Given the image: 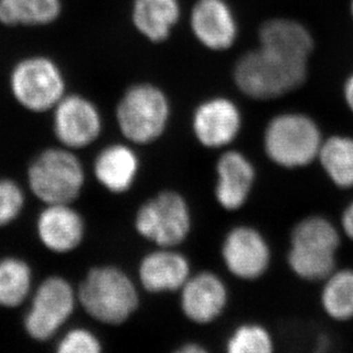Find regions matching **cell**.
Masks as SVG:
<instances>
[{"mask_svg":"<svg viewBox=\"0 0 353 353\" xmlns=\"http://www.w3.org/2000/svg\"><path fill=\"white\" fill-rule=\"evenodd\" d=\"M139 276L142 286L150 293L174 292L182 290L190 278V265L182 254L161 248L141 261Z\"/></svg>","mask_w":353,"mask_h":353,"instance_id":"obj_18","label":"cell"},{"mask_svg":"<svg viewBox=\"0 0 353 353\" xmlns=\"http://www.w3.org/2000/svg\"><path fill=\"white\" fill-rule=\"evenodd\" d=\"M349 10H350L351 19L353 20V0H350V5H349Z\"/></svg>","mask_w":353,"mask_h":353,"instance_id":"obj_31","label":"cell"},{"mask_svg":"<svg viewBox=\"0 0 353 353\" xmlns=\"http://www.w3.org/2000/svg\"><path fill=\"white\" fill-rule=\"evenodd\" d=\"M190 28L200 45L213 52L230 50L239 37V23L227 0H196Z\"/></svg>","mask_w":353,"mask_h":353,"instance_id":"obj_11","label":"cell"},{"mask_svg":"<svg viewBox=\"0 0 353 353\" xmlns=\"http://www.w3.org/2000/svg\"><path fill=\"white\" fill-rule=\"evenodd\" d=\"M85 225L70 203L47 205L37 220V234L43 246L54 253H68L83 241Z\"/></svg>","mask_w":353,"mask_h":353,"instance_id":"obj_15","label":"cell"},{"mask_svg":"<svg viewBox=\"0 0 353 353\" xmlns=\"http://www.w3.org/2000/svg\"><path fill=\"white\" fill-rule=\"evenodd\" d=\"M135 229L161 248L176 246L190 232L191 214L187 201L173 191L161 192L141 206Z\"/></svg>","mask_w":353,"mask_h":353,"instance_id":"obj_8","label":"cell"},{"mask_svg":"<svg viewBox=\"0 0 353 353\" xmlns=\"http://www.w3.org/2000/svg\"><path fill=\"white\" fill-rule=\"evenodd\" d=\"M74 290L61 276L43 280L24 319V328L34 340L46 341L57 334L74 310Z\"/></svg>","mask_w":353,"mask_h":353,"instance_id":"obj_9","label":"cell"},{"mask_svg":"<svg viewBox=\"0 0 353 353\" xmlns=\"http://www.w3.org/2000/svg\"><path fill=\"white\" fill-rule=\"evenodd\" d=\"M243 125L240 109L234 101L215 97L196 108L192 130L196 140L207 148H222L238 137Z\"/></svg>","mask_w":353,"mask_h":353,"instance_id":"obj_13","label":"cell"},{"mask_svg":"<svg viewBox=\"0 0 353 353\" xmlns=\"http://www.w3.org/2000/svg\"><path fill=\"white\" fill-rule=\"evenodd\" d=\"M227 303V287L220 276L212 272L190 276L182 287L181 307L194 323H212L223 312Z\"/></svg>","mask_w":353,"mask_h":353,"instance_id":"obj_14","label":"cell"},{"mask_svg":"<svg viewBox=\"0 0 353 353\" xmlns=\"http://www.w3.org/2000/svg\"><path fill=\"white\" fill-rule=\"evenodd\" d=\"M340 234L325 217H307L294 228L288 264L302 279H327L335 269Z\"/></svg>","mask_w":353,"mask_h":353,"instance_id":"obj_4","label":"cell"},{"mask_svg":"<svg viewBox=\"0 0 353 353\" xmlns=\"http://www.w3.org/2000/svg\"><path fill=\"white\" fill-rule=\"evenodd\" d=\"M180 352L184 353H201L205 352V349L198 345L196 343H189L187 345H184L183 347H181Z\"/></svg>","mask_w":353,"mask_h":353,"instance_id":"obj_30","label":"cell"},{"mask_svg":"<svg viewBox=\"0 0 353 353\" xmlns=\"http://www.w3.org/2000/svg\"><path fill=\"white\" fill-rule=\"evenodd\" d=\"M102 130V118L97 105L81 95H68L54 108V133L70 149L93 143Z\"/></svg>","mask_w":353,"mask_h":353,"instance_id":"obj_10","label":"cell"},{"mask_svg":"<svg viewBox=\"0 0 353 353\" xmlns=\"http://www.w3.org/2000/svg\"><path fill=\"white\" fill-rule=\"evenodd\" d=\"M216 199L228 210H239L246 203L255 182V168L239 151H228L217 161Z\"/></svg>","mask_w":353,"mask_h":353,"instance_id":"obj_16","label":"cell"},{"mask_svg":"<svg viewBox=\"0 0 353 353\" xmlns=\"http://www.w3.org/2000/svg\"><path fill=\"white\" fill-rule=\"evenodd\" d=\"M259 46L309 62L314 50V39L311 31L300 21L290 17H274L261 24Z\"/></svg>","mask_w":353,"mask_h":353,"instance_id":"obj_17","label":"cell"},{"mask_svg":"<svg viewBox=\"0 0 353 353\" xmlns=\"http://www.w3.org/2000/svg\"><path fill=\"white\" fill-rule=\"evenodd\" d=\"M10 87L19 104L32 112L54 109L65 97V79L61 68L43 55L17 62L10 74Z\"/></svg>","mask_w":353,"mask_h":353,"instance_id":"obj_7","label":"cell"},{"mask_svg":"<svg viewBox=\"0 0 353 353\" xmlns=\"http://www.w3.org/2000/svg\"><path fill=\"white\" fill-rule=\"evenodd\" d=\"M32 272L20 259L7 257L0 261V305L17 307L30 293Z\"/></svg>","mask_w":353,"mask_h":353,"instance_id":"obj_23","label":"cell"},{"mask_svg":"<svg viewBox=\"0 0 353 353\" xmlns=\"http://www.w3.org/2000/svg\"><path fill=\"white\" fill-rule=\"evenodd\" d=\"M180 17L179 0H134L132 7L134 28L151 43L168 39Z\"/></svg>","mask_w":353,"mask_h":353,"instance_id":"obj_20","label":"cell"},{"mask_svg":"<svg viewBox=\"0 0 353 353\" xmlns=\"http://www.w3.org/2000/svg\"><path fill=\"white\" fill-rule=\"evenodd\" d=\"M321 305L330 318L347 321L353 318V270L333 272L321 293Z\"/></svg>","mask_w":353,"mask_h":353,"instance_id":"obj_24","label":"cell"},{"mask_svg":"<svg viewBox=\"0 0 353 353\" xmlns=\"http://www.w3.org/2000/svg\"><path fill=\"white\" fill-rule=\"evenodd\" d=\"M323 142L318 123L301 112L276 114L264 132L268 157L286 168H299L312 163L319 156Z\"/></svg>","mask_w":353,"mask_h":353,"instance_id":"obj_3","label":"cell"},{"mask_svg":"<svg viewBox=\"0 0 353 353\" xmlns=\"http://www.w3.org/2000/svg\"><path fill=\"white\" fill-rule=\"evenodd\" d=\"M224 264L240 279L260 278L270 264L267 240L252 227H236L229 232L222 246Z\"/></svg>","mask_w":353,"mask_h":353,"instance_id":"obj_12","label":"cell"},{"mask_svg":"<svg viewBox=\"0 0 353 353\" xmlns=\"http://www.w3.org/2000/svg\"><path fill=\"white\" fill-rule=\"evenodd\" d=\"M101 350L99 339L83 328L70 330L57 345V352L60 353H97Z\"/></svg>","mask_w":353,"mask_h":353,"instance_id":"obj_27","label":"cell"},{"mask_svg":"<svg viewBox=\"0 0 353 353\" xmlns=\"http://www.w3.org/2000/svg\"><path fill=\"white\" fill-rule=\"evenodd\" d=\"M116 116L120 132L127 140L137 144L152 143L166 130L170 101L159 87L137 83L120 99Z\"/></svg>","mask_w":353,"mask_h":353,"instance_id":"obj_5","label":"cell"},{"mask_svg":"<svg viewBox=\"0 0 353 353\" xmlns=\"http://www.w3.org/2000/svg\"><path fill=\"white\" fill-rule=\"evenodd\" d=\"M23 191L15 182L0 180V227L12 223L23 210Z\"/></svg>","mask_w":353,"mask_h":353,"instance_id":"obj_26","label":"cell"},{"mask_svg":"<svg viewBox=\"0 0 353 353\" xmlns=\"http://www.w3.org/2000/svg\"><path fill=\"white\" fill-rule=\"evenodd\" d=\"M342 228L344 232L353 239V203H351L344 210L342 215Z\"/></svg>","mask_w":353,"mask_h":353,"instance_id":"obj_28","label":"cell"},{"mask_svg":"<svg viewBox=\"0 0 353 353\" xmlns=\"http://www.w3.org/2000/svg\"><path fill=\"white\" fill-rule=\"evenodd\" d=\"M139 167V158L130 147L112 144L97 156L94 163V174L107 190L123 194L130 190L135 182Z\"/></svg>","mask_w":353,"mask_h":353,"instance_id":"obj_19","label":"cell"},{"mask_svg":"<svg viewBox=\"0 0 353 353\" xmlns=\"http://www.w3.org/2000/svg\"><path fill=\"white\" fill-rule=\"evenodd\" d=\"M318 158L335 185L353 188V137L336 135L323 141Z\"/></svg>","mask_w":353,"mask_h":353,"instance_id":"obj_22","label":"cell"},{"mask_svg":"<svg viewBox=\"0 0 353 353\" xmlns=\"http://www.w3.org/2000/svg\"><path fill=\"white\" fill-rule=\"evenodd\" d=\"M343 97L347 108L353 114V71L344 80Z\"/></svg>","mask_w":353,"mask_h":353,"instance_id":"obj_29","label":"cell"},{"mask_svg":"<svg viewBox=\"0 0 353 353\" xmlns=\"http://www.w3.org/2000/svg\"><path fill=\"white\" fill-rule=\"evenodd\" d=\"M78 299L87 314L109 325L125 323L139 305L133 281L114 267L92 269L80 285Z\"/></svg>","mask_w":353,"mask_h":353,"instance_id":"obj_2","label":"cell"},{"mask_svg":"<svg viewBox=\"0 0 353 353\" xmlns=\"http://www.w3.org/2000/svg\"><path fill=\"white\" fill-rule=\"evenodd\" d=\"M62 13V0H0V23L38 27L53 23Z\"/></svg>","mask_w":353,"mask_h":353,"instance_id":"obj_21","label":"cell"},{"mask_svg":"<svg viewBox=\"0 0 353 353\" xmlns=\"http://www.w3.org/2000/svg\"><path fill=\"white\" fill-rule=\"evenodd\" d=\"M32 194L46 205L71 203L83 190V165L72 152L48 149L34 160L28 170Z\"/></svg>","mask_w":353,"mask_h":353,"instance_id":"obj_6","label":"cell"},{"mask_svg":"<svg viewBox=\"0 0 353 353\" xmlns=\"http://www.w3.org/2000/svg\"><path fill=\"white\" fill-rule=\"evenodd\" d=\"M227 350L230 353H270L274 341L264 327L247 323L238 327L228 340Z\"/></svg>","mask_w":353,"mask_h":353,"instance_id":"obj_25","label":"cell"},{"mask_svg":"<svg viewBox=\"0 0 353 353\" xmlns=\"http://www.w3.org/2000/svg\"><path fill=\"white\" fill-rule=\"evenodd\" d=\"M307 63L259 46L236 60L234 81L243 95L253 100H274L307 81Z\"/></svg>","mask_w":353,"mask_h":353,"instance_id":"obj_1","label":"cell"}]
</instances>
